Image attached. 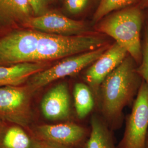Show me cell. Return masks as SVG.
Wrapping results in <instances>:
<instances>
[{
  "mask_svg": "<svg viewBox=\"0 0 148 148\" xmlns=\"http://www.w3.org/2000/svg\"><path fill=\"white\" fill-rule=\"evenodd\" d=\"M108 45L99 35L85 34L65 36L40 32L38 41L36 63H49L92 51Z\"/></svg>",
  "mask_w": 148,
  "mask_h": 148,
  "instance_id": "3957f363",
  "label": "cell"
},
{
  "mask_svg": "<svg viewBox=\"0 0 148 148\" xmlns=\"http://www.w3.org/2000/svg\"><path fill=\"white\" fill-rule=\"evenodd\" d=\"M109 46L107 45L92 51L63 59L61 62L31 77L29 88L34 92L57 79L79 73L93 63Z\"/></svg>",
  "mask_w": 148,
  "mask_h": 148,
  "instance_id": "5b68a950",
  "label": "cell"
},
{
  "mask_svg": "<svg viewBox=\"0 0 148 148\" xmlns=\"http://www.w3.org/2000/svg\"><path fill=\"white\" fill-rule=\"evenodd\" d=\"M148 148V132L147 133V139H146V142H145V148Z\"/></svg>",
  "mask_w": 148,
  "mask_h": 148,
  "instance_id": "603a6c76",
  "label": "cell"
},
{
  "mask_svg": "<svg viewBox=\"0 0 148 148\" xmlns=\"http://www.w3.org/2000/svg\"><path fill=\"white\" fill-rule=\"evenodd\" d=\"M140 0H101L93 15V21L98 23L114 11L138 5Z\"/></svg>",
  "mask_w": 148,
  "mask_h": 148,
  "instance_id": "e0dca14e",
  "label": "cell"
},
{
  "mask_svg": "<svg viewBox=\"0 0 148 148\" xmlns=\"http://www.w3.org/2000/svg\"><path fill=\"white\" fill-rule=\"evenodd\" d=\"M35 16H41L47 12L48 0H28Z\"/></svg>",
  "mask_w": 148,
  "mask_h": 148,
  "instance_id": "ffe728a7",
  "label": "cell"
},
{
  "mask_svg": "<svg viewBox=\"0 0 148 148\" xmlns=\"http://www.w3.org/2000/svg\"><path fill=\"white\" fill-rule=\"evenodd\" d=\"M36 132L40 141L68 148H83L90 134L86 128L74 123L42 125Z\"/></svg>",
  "mask_w": 148,
  "mask_h": 148,
  "instance_id": "ba28073f",
  "label": "cell"
},
{
  "mask_svg": "<svg viewBox=\"0 0 148 148\" xmlns=\"http://www.w3.org/2000/svg\"><path fill=\"white\" fill-rule=\"evenodd\" d=\"M41 109L48 120L60 121L70 114V98L66 83L62 82L49 90L43 98Z\"/></svg>",
  "mask_w": 148,
  "mask_h": 148,
  "instance_id": "8fae6325",
  "label": "cell"
},
{
  "mask_svg": "<svg viewBox=\"0 0 148 148\" xmlns=\"http://www.w3.org/2000/svg\"><path fill=\"white\" fill-rule=\"evenodd\" d=\"M33 14L28 0H0V24H23Z\"/></svg>",
  "mask_w": 148,
  "mask_h": 148,
  "instance_id": "4fadbf2b",
  "label": "cell"
},
{
  "mask_svg": "<svg viewBox=\"0 0 148 148\" xmlns=\"http://www.w3.org/2000/svg\"><path fill=\"white\" fill-rule=\"evenodd\" d=\"M31 92L29 87H0V117L21 127L27 125L31 119Z\"/></svg>",
  "mask_w": 148,
  "mask_h": 148,
  "instance_id": "52a82bcc",
  "label": "cell"
},
{
  "mask_svg": "<svg viewBox=\"0 0 148 148\" xmlns=\"http://www.w3.org/2000/svg\"><path fill=\"white\" fill-rule=\"evenodd\" d=\"M48 1H49V2H50L51 0H48Z\"/></svg>",
  "mask_w": 148,
  "mask_h": 148,
  "instance_id": "cb8c5ba5",
  "label": "cell"
},
{
  "mask_svg": "<svg viewBox=\"0 0 148 148\" xmlns=\"http://www.w3.org/2000/svg\"><path fill=\"white\" fill-rule=\"evenodd\" d=\"M148 132V86L143 81L127 116L122 138L117 148H145Z\"/></svg>",
  "mask_w": 148,
  "mask_h": 148,
  "instance_id": "8992f818",
  "label": "cell"
},
{
  "mask_svg": "<svg viewBox=\"0 0 148 148\" xmlns=\"http://www.w3.org/2000/svg\"><path fill=\"white\" fill-rule=\"evenodd\" d=\"M41 142V144L40 148H68L61 147L54 144H51V143H47L44 142Z\"/></svg>",
  "mask_w": 148,
  "mask_h": 148,
  "instance_id": "44dd1931",
  "label": "cell"
},
{
  "mask_svg": "<svg viewBox=\"0 0 148 148\" xmlns=\"http://www.w3.org/2000/svg\"><path fill=\"white\" fill-rule=\"evenodd\" d=\"M144 20V10L138 5H133L106 18L97 30L114 38L139 65L142 59L140 35Z\"/></svg>",
  "mask_w": 148,
  "mask_h": 148,
  "instance_id": "7a4b0ae2",
  "label": "cell"
},
{
  "mask_svg": "<svg viewBox=\"0 0 148 148\" xmlns=\"http://www.w3.org/2000/svg\"><path fill=\"white\" fill-rule=\"evenodd\" d=\"M83 148H117L108 125L98 115L90 120V131Z\"/></svg>",
  "mask_w": 148,
  "mask_h": 148,
  "instance_id": "5bb4252c",
  "label": "cell"
},
{
  "mask_svg": "<svg viewBox=\"0 0 148 148\" xmlns=\"http://www.w3.org/2000/svg\"><path fill=\"white\" fill-rule=\"evenodd\" d=\"M138 5L143 10L148 9V0H140Z\"/></svg>",
  "mask_w": 148,
  "mask_h": 148,
  "instance_id": "7402d4cb",
  "label": "cell"
},
{
  "mask_svg": "<svg viewBox=\"0 0 148 148\" xmlns=\"http://www.w3.org/2000/svg\"><path fill=\"white\" fill-rule=\"evenodd\" d=\"M49 66V63H25L0 65V87L18 86Z\"/></svg>",
  "mask_w": 148,
  "mask_h": 148,
  "instance_id": "7c38bea8",
  "label": "cell"
},
{
  "mask_svg": "<svg viewBox=\"0 0 148 148\" xmlns=\"http://www.w3.org/2000/svg\"><path fill=\"white\" fill-rule=\"evenodd\" d=\"M146 21L142 42V59L141 63L138 65L136 71L148 86V20Z\"/></svg>",
  "mask_w": 148,
  "mask_h": 148,
  "instance_id": "ac0fdd59",
  "label": "cell"
},
{
  "mask_svg": "<svg viewBox=\"0 0 148 148\" xmlns=\"http://www.w3.org/2000/svg\"><path fill=\"white\" fill-rule=\"evenodd\" d=\"M128 54L125 49L115 42L86 70L84 79L94 95L98 96L100 86L106 77L126 58Z\"/></svg>",
  "mask_w": 148,
  "mask_h": 148,
  "instance_id": "9c48e42d",
  "label": "cell"
},
{
  "mask_svg": "<svg viewBox=\"0 0 148 148\" xmlns=\"http://www.w3.org/2000/svg\"><path fill=\"white\" fill-rule=\"evenodd\" d=\"M73 97L76 115L79 119H84L95 106L94 95L87 84L77 83L74 86Z\"/></svg>",
  "mask_w": 148,
  "mask_h": 148,
  "instance_id": "2e32d148",
  "label": "cell"
},
{
  "mask_svg": "<svg viewBox=\"0 0 148 148\" xmlns=\"http://www.w3.org/2000/svg\"><path fill=\"white\" fill-rule=\"evenodd\" d=\"M41 144L18 125L8 127L0 135V148H40Z\"/></svg>",
  "mask_w": 148,
  "mask_h": 148,
  "instance_id": "9a60e30c",
  "label": "cell"
},
{
  "mask_svg": "<svg viewBox=\"0 0 148 148\" xmlns=\"http://www.w3.org/2000/svg\"><path fill=\"white\" fill-rule=\"evenodd\" d=\"M65 10L71 14H77L85 10L89 0H64Z\"/></svg>",
  "mask_w": 148,
  "mask_h": 148,
  "instance_id": "d6986e66",
  "label": "cell"
},
{
  "mask_svg": "<svg viewBox=\"0 0 148 148\" xmlns=\"http://www.w3.org/2000/svg\"><path fill=\"white\" fill-rule=\"evenodd\" d=\"M137 64L128 55L100 86L98 99L105 121L115 128L123 109L133 103L143 79L136 71Z\"/></svg>",
  "mask_w": 148,
  "mask_h": 148,
  "instance_id": "6da1fadb",
  "label": "cell"
},
{
  "mask_svg": "<svg viewBox=\"0 0 148 148\" xmlns=\"http://www.w3.org/2000/svg\"><path fill=\"white\" fill-rule=\"evenodd\" d=\"M23 25L37 32L59 35H79L87 32V27L83 21L55 12H47L41 16H33Z\"/></svg>",
  "mask_w": 148,
  "mask_h": 148,
  "instance_id": "30bf717a",
  "label": "cell"
},
{
  "mask_svg": "<svg viewBox=\"0 0 148 148\" xmlns=\"http://www.w3.org/2000/svg\"><path fill=\"white\" fill-rule=\"evenodd\" d=\"M40 34L30 29H19L0 37V65L36 63Z\"/></svg>",
  "mask_w": 148,
  "mask_h": 148,
  "instance_id": "277c9868",
  "label": "cell"
}]
</instances>
